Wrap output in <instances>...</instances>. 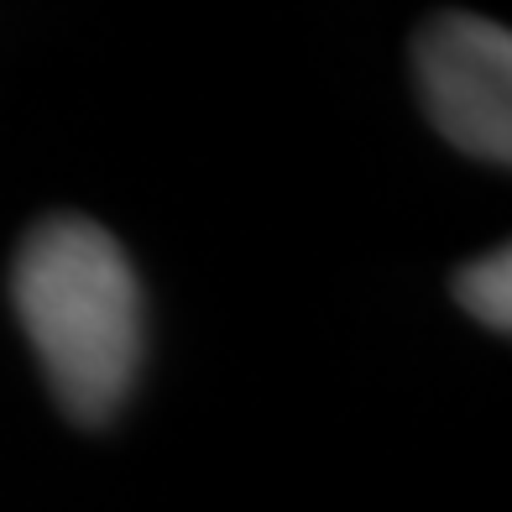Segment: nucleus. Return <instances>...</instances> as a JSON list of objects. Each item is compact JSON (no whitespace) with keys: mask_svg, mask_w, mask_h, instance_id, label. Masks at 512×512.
<instances>
[{"mask_svg":"<svg viewBox=\"0 0 512 512\" xmlns=\"http://www.w3.org/2000/svg\"><path fill=\"white\" fill-rule=\"evenodd\" d=\"M11 304L74 424H110L147 351V304L121 241L95 220L53 215L11 262Z\"/></svg>","mask_w":512,"mask_h":512,"instance_id":"obj_1","label":"nucleus"},{"mask_svg":"<svg viewBox=\"0 0 512 512\" xmlns=\"http://www.w3.org/2000/svg\"><path fill=\"white\" fill-rule=\"evenodd\" d=\"M413 79L434 131L476 162H512V37L502 21L445 11L413 37Z\"/></svg>","mask_w":512,"mask_h":512,"instance_id":"obj_2","label":"nucleus"},{"mask_svg":"<svg viewBox=\"0 0 512 512\" xmlns=\"http://www.w3.org/2000/svg\"><path fill=\"white\" fill-rule=\"evenodd\" d=\"M455 298H460L465 314L486 324V330L507 335L512 330V251L492 246V251H481L476 262H465L455 272Z\"/></svg>","mask_w":512,"mask_h":512,"instance_id":"obj_3","label":"nucleus"}]
</instances>
